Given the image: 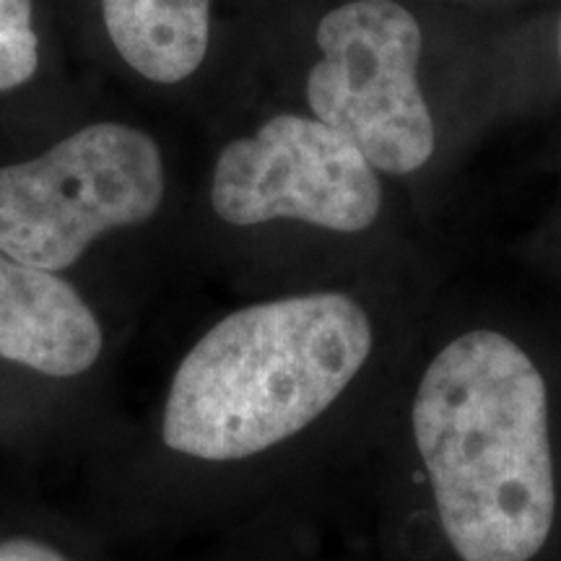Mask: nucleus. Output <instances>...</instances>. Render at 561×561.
I'll use <instances>...</instances> for the list:
<instances>
[{
	"instance_id": "nucleus-1",
	"label": "nucleus",
	"mask_w": 561,
	"mask_h": 561,
	"mask_svg": "<svg viewBox=\"0 0 561 561\" xmlns=\"http://www.w3.org/2000/svg\"><path fill=\"white\" fill-rule=\"evenodd\" d=\"M411 430L432 510L458 561H533L557 523L549 385L507 333L442 346L413 392Z\"/></svg>"
},
{
	"instance_id": "nucleus-2",
	"label": "nucleus",
	"mask_w": 561,
	"mask_h": 561,
	"mask_svg": "<svg viewBox=\"0 0 561 561\" xmlns=\"http://www.w3.org/2000/svg\"><path fill=\"white\" fill-rule=\"evenodd\" d=\"M375 341L367 307L343 291L240 307L180 362L161 439L203 462L257 458L318 424L359 380Z\"/></svg>"
},
{
	"instance_id": "nucleus-3",
	"label": "nucleus",
	"mask_w": 561,
	"mask_h": 561,
	"mask_svg": "<svg viewBox=\"0 0 561 561\" xmlns=\"http://www.w3.org/2000/svg\"><path fill=\"white\" fill-rule=\"evenodd\" d=\"M164 193V157L149 133L87 125L37 159L0 167V252L66 271L100 237L149 221Z\"/></svg>"
},
{
	"instance_id": "nucleus-4",
	"label": "nucleus",
	"mask_w": 561,
	"mask_h": 561,
	"mask_svg": "<svg viewBox=\"0 0 561 561\" xmlns=\"http://www.w3.org/2000/svg\"><path fill=\"white\" fill-rule=\"evenodd\" d=\"M310 115L341 133L385 178L424 170L437 123L421 87L424 32L401 0H343L314 30Z\"/></svg>"
},
{
	"instance_id": "nucleus-5",
	"label": "nucleus",
	"mask_w": 561,
	"mask_h": 561,
	"mask_svg": "<svg viewBox=\"0 0 561 561\" xmlns=\"http://www.w3.org/2000/svg\"><path fill=\"white\" fill-rule=\"evenodd\" d=\"M210 206L231 227L299 221L359 234L385 208L382 174L310 112H278L229 140L210 174Z\"/></svg>"
},
{
	"instance_id": "nucleus-6",
	"label": "nucleus",
	"mask_w": 561,
	"mask_h": 561,
	"mask_svg": "<svg viewBox=\"0 0 561 561\" xmlns=\"http://www.w3.org/2000/svg\"><path fill=\"white\" fill-rule=\"evenodd\" d=\"M102 348L100 320L66 278L0 252V359L66 380L94 367Z\"/></svg>"
},
{
	"instance_id": "nucleus-7",
	"label": "nucleus",
	"mask_w": 561,
	"mask_h": 561,
	"mask_svg": "<svg viewBox=\"0 0 561 561\" xmlns=\"http://www.w3.org/2000/svg\"><path fill=\"white\" fill-rule=\"evenodd\" d=\"M214 0H102L115 50L140 79L180 83L203 66Z\"/></svg>"
},
{
	"instance_id": "nucleus-8",
	"label": "nucleus",
	"mask_w": 561,
	"mask_h": 561,
	"mask_svg": "<svg viewBox=\"0 0 561 561\" xmlns=\"http://www.w3.org/2000/svg\"><path fill=\"white\" fill-rule=\"evenodd\" d=\"M39 66V39L32 24V0H0V91L32 81Z\"/></svg>"
},
{
	"instance_id": "nucleus-9",
	"label": "nucleus",
	"mask_w": 561,
	"mask_h": 561,
	"mask_svg": "<svg viewBox=\"0 0 561 561\" xmlns=\"http://www.w3.org/2000/svg\"><path fill=\"white\" fill-rule=\"evenodd\" d=\"M0 561H68L50 543L34 538H9L0 541Z\"/></svg>"
},
{
	"instance_id": "nucleus-10",
	"label": "nucleus",
	"mask_w": 561,
	"mask_h": 561,
	"mask_svg": "<svg viewBox=\"0 0 561 561\" xmlns=\"http://www.w3.org/2000/svg\"><path fill=\"white\" fill-rule=\"evenodd\" d=\"M559 53H561V37H559Z\"/></svg>"
}]
</instances>
